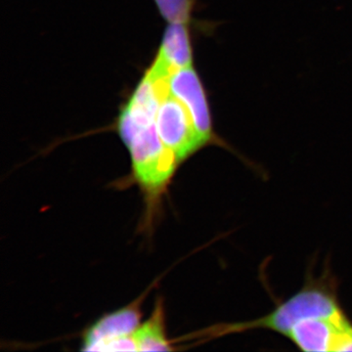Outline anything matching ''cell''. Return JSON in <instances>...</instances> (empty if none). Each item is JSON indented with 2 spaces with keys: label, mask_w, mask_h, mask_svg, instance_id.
I'll return each mask as SVG.
<instances>
[{
  "label": "cell",
  "mask_w": 352,
  "mask_h": 352,
  "mask_svg": "<svg viewBox=\"0 0 352 352\" xmlns=\"http://www.w3.org/2000/svg\"><path fill=\"white\" fill-rule=\"evenodd\" d=\"M162 94L161 83L146 72L117 120L118 132L131 154L134 177L150 195L164 188L180 163L157 132Z\"/></svg>",
  "instance_id": "obj_1"
},
{
  "label": "cell",
  "mask_w": 352,
  "mask_h": 352,
  "mask_svg": "<svg viewBox=\"0 0 352 352\" xmlns=\"http://www.w3.org/2000/svg\"><path fill=\"white\" fill-rule=\"evenodd\" d=\"M342 309L338 300L336 282L330 275L312 279L298 293L278 305L270 314L256 320L229 324L222 332L244 333L245 331L270 330L287 337L296 324L315 317L330 316Z\"/></svg>",
  "instance_id": "obj_2"
},
{
  "label": "cell",
  "mask_w": 352,
  "mask_h": 352,
  "mask_svg": "<svg viewBox=\"0 0 352 352\" xmlns=\"http://www.w3.org/2000/svg\"><path fill=\"white\" fill-rule=\"evenodd\" d=\"M156 126L164 144L180 162L204 147L188 111L176 97L164 90L160 100Z\"/></svg>",
  "instance_id": "obj_3"
},
{
  "label": "cell",
  "mask_w": 352,
  "mask_h": 352,
  "mask_svg": "<svg viewBox=\"0 0 352 352\" xmlns=\"http://www.w3.org/2000/svg\"><path fill=\"white\" fill-rule=\"evenodd\" d=\"M168 91L188 111L204 146L215 140L212 112L201 78L193 66L176 69L168 78Z\"/></svg>",
  "instance_id": "obj_4"
},
{
  "label": "cell",
  "mask_w": 352,
  "mask_h": 352,
  "mask_svg": "<svg viewBox=\"0 0 352 352\" xmlns=\"http://www.w3.org/2000/svg\"><path fill=\"white\" fill-rule=\"evenodd\" d=\"M352 323L344 310L330 316L315 317L296 324L287 338L307 352L338 351Z\"/></svg>",
  "instance_id": "obj_5"
},
{
  "label": "cell",
  "mask_w": 352,
  "mask_h": 352,
  "mask_svg": "<svg viewBox=\"0 0 352 352\" xmlns=\"http://www.w3.org/2000/svg\"><path fill=\"white\" fill-rule=\"evenodd\" d=\"M140 317L139 305L105 315L85 332L82 351H96L105 342L133 335L140 326Z\"/></svg>",
  "instance_id": "obj_6"
},
{
  "label": "cell",
  "mask_w": 352,
  "mask_h": 352,
  "mask_svg": "<svg viewBox=\"0 0 352 352\" xmlns=\"http://www.w3.org/2000/svg\"><path fill=\"white\" fill-rule=\"evenodd\" d=\"M153 64L168 74L176 69L193 66L188 22L178 21L168 24Z\"/></svg>",
  "instance_id": "obj_7"
},
{
  "label": "cell",
  "mask_w": 352,
  "mask_h": 352,
  "mask_svg": "<svg viewBox=\"0 0 352 352\" xmlns=\"http://www.w3.org/2000/svg\"><path fill=\"white\" fill-rule=\"evenodd\" d=\"M138 351H170L166 339L164 314L162 302H157L149 320L139 326L133 333Z\"/></svg>",
  "instance_id": "obj_8"
},
{
  "label": "cell",
  "mask_w": 352,
  "mask_h": 352,
  "mask_svg": "<svg viewBox=\"0 0 352 352\" xmlns=\"http://www.w3.org/2000/svg\"><path fill=\"white\" fill-rule=\"evenodd\" d=\"M96 351H138V346L134 336L131 335L105 342L99 346Z\"/></svg>",
  "instance_id": "obj_9"
}]
</instances>
